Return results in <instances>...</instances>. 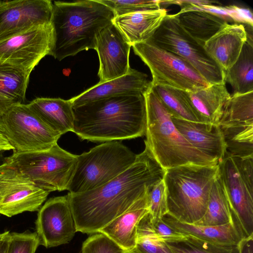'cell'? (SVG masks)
<instances>
[{"label": "cell", "mask_w": 253, "mask_h": 253, "mask_svg": "<svg viewBox=\"0 0 253 253\" xmlns=\"http://www.w3.org/2000/svg\"><path fill=\"white\" fill-rule=\"evenodd\" d=\"M132 253H172L166 242L156 236L152 226L151 217L147 213L139 222L136 243Z\"/></svg>", "instance_id": "1f68e13d"}, {"label": "cell", "mask_w": 253, "mask_h": 253, "mask_svg": "<svg viewBox=\"0 0 253 253\" xmlns=\"http://www.w3.org/2000/svg\"><path fill=\"white\" fill-rule=\"evenodd\" d=\"M28 104L55 131L61 135L73 132L74 114L70 99L38 97Z\"/></svg>", "instance_id": "603a6c76"}, {"label": "cell", "mask_w": 253, "mask_h": 253, "mask_svg": "<svg viewBox=\"0 0 253 253\" xmlns=\"http://www.w3.org/2000/svg\"><path fill=\"white\" fill-rule=\"evenodd\" d=\"M218 175V165L188 164L166 170L163 179L168 213L183 223L194 224L199 220L206 212Z\"/></svg>", "instance_id": "5b68a950"}, {"label": "cell", "mask_w": 253, "mask_h": 253, "mask_svg": "<svg viewBox=\"0 0 253 253\" xmlns=\"http://www.w3.org/2000/svg\"><path fill=\"white\" fill-rule=\"evenodd\" d=\"M225 82L194 91H187L191 103L202 123L218 125L231 95Z\"/></svg>", "instance_id": "7402d4cb"}, {"label": "cell", "mask_w": 253, "mask_h": 253, "mask_svg": "<svg viewBox=\"0 0 253 253\" xmlns=\"http://www.w3.org/2000/svg\"><path fill=\"white\" fill-rule=\"evenodd\" d=\"M131 45L113 23L101 30L96 37L95 50L99 60L100 83L126 74L130 69Z\"/></svg>", "instance_id": "2e32d148"}, {"label": "cell", "mask_w": 253, "mask_h": 253, "mask_svg": "<svg viewBox=\"0 0 253 253\" xmlns=\"http://www.w3.org/2000/svg\"><path fill=\"white\" fill-rule=\"evenodd\" d=\"M30 75L22 69L0 63V116L24 103Z\"/></svg>", "instance_id": "d4e9b609"}, {"label": "cell", "mask_w": 253, "mask_h": 253, "mask_svg": "<svg viewBox=\"0 0 253 253\" xmlns=\"http://www.w3.org/2000/svg\"><path fill=\"white\" fill-rule=\"evenodd\" d=\"M147 191L127 211L98 232L106 236L124 252H131L134 249L136 243L137 225L140 220L149 212Z\"/></svg>", "instance_id": "ffe728a7"}, {"label": "cell", "mask_w": 253, "mask_h": 253, "mask_svg": "<svg viewBox=\"0 0 253 253\" xmlns=\"http://www.w3.org/2000/svg\"><path fill=\"white\" fill-rule=\"evenodd\" d=\"M233 222L235 221L225 188L218 175L211 191L206 212L194 224L218 226Z\"/></svg>", "instance_id": "83f0119b"}, {"label": "cell", "mask_w": 253, "mask_h": 253, "mask_svg": "<svg viewBox=\"0 0 253 253\" xmlns=\"http://www.w3.org/2000/svg\"><path fill=\"white\" fill-rule=\"evenodd\" d=\"M215 2L213 1L204 0H161L160 5H170L176 4L179 5L181 7V9H185L189 7L192 5H211Z\"/></svg>", "instance_id": "74e56055"}, {"label": "cell", "mask_w": 253, "mask_h": 253, "mask_svg": "<svg viewBox=\"0 0 253 253\" xmlns=\"http://www.w3.org/2000/svg\"><path fill=\"white\" fill-rule=\"evenodd\" d=\"M151 222L156 236L163 242H173L185 237L184 235L176 231L168 225L162 218H151Z\"/></svg>", "instance_id": "8d00e7d4"}, {"label": "cell", "mask_w": 253, "mask_h": 253, "mask_svg": "<svg viewBox=\"0 0 253 253\" xmlns=\"http://www.w3.org/2000/svg\"><path fill=\"white\" fill-rule=\"evenodd\" d=\"M73 132L82 140L102 142L145 135L146 111L144 95L112 96L73 108Z\"/></svg>", "instance_id": "7a4b0ae2"}, {"label": "cell", "mask_w": 253, "mask_h": 253, "mask_svg": "<svg viewBox=\"0 0 253 253\" xmlns=\"http://www.w3.org/2000/svg\"><path fill=\"white\" fill-rule=\"evenodd\" d=\"M151 88L171 113V116L202 123L187 91L167 85H152Z\"/></svg>", "instance_id": "f1b7e54d"}, {"label": "cell", "mask_w": 253, "mask_h": 253, "mask_svg": "<svg viewBox=\"0 0 253 253\" xmlns=\"http://www.w3.org/2000/svg\"><path fill=\"white\" fill-rule=\"evenodd\" d=\"M4 160L36 185L49 192L67 190L73 175L77 155L56 144L48 150L15 152Z\"/></svg>", "instance_id": "52a82bcc"}, {"label": "cell", "mask_w": 253, "mask_h": 253, "mask_svg": "<svg viewBox=\"0 0 253 253\" xmlns=\"http://www.w3.org/2000/svg\"><path fill=\"white\" fill-rule=\"evenodd\" d=\"M114 17L113 11L99 0L54 1L50 55L61 61L83 50L94 49L97 34L112 24Z\"/></svg>", "instance_id": "3957f363"}, {"label": "cell", "mask_w": 253, "mask_h": 253, "mask_svg": "<svg viewBox=\"0 0 253 253\" xmlns=\"http://www.w3.org/2000/svg\"><path fill=\"white\" fill-rule=\"evenodd\" d=\"M247 40L244 25L227 23L205 43L204 47L225 72L237 60Z\"/></svg>", "instance_id": "d6986e66"}, {"label": "cell", "mask_w": 253, "mask_h": 253, "mask_svg": "<svg viewBox=\"0 0 253 253\" xmlns=\"http://www.w3.org/2000/svg\"><path fill=\"white\" fill-rule=\"evenodd\" d=\"M144 96L146 111L145 145L164 169L188 164L218 165L194 148L178 131L171 113L151 87Z\"/></svg>", "instance_id": "277c9868"}, {"label": "cell", "mask_w": 253, "mask_h": 253, "mask_svg": "<svg viewBox=\"0 0 253 253\" xmlns=\"http://www.w3.org/2000/svg\"><path fill=\"white\" fill-rule=\"evenodd\" d=\"M162 218L168 225L180 233L216 244L238 245L243 238L235 222L218 226L198 225L180 222L168 213Z\"/></svg>", "instance_id": "cb8c5ba5"}, {"label": "cell", "mask_w": 253, "mask_h": 253, "mask_svg": "<svg viewBox=\"0 0 253 253\" xmlns=\"http://www.w3.org/2000/svg\"><path fill=\"white\" fill-rule=\"evenodd\" d=\"M40 245L36 232H9L7 253H35Z\"/></svg>", "instance_id": "e575fe53"}, {"label": "cell", "mask_w": 253, "mask_h": 253, "mask_svg": "<svg viewBox=\"0 0 253 253\" xmlns=\"http://www.w3.org/2000/svg\"><path fill=\"white\" fill-rule=\"evenodd\" d=\"M109 7L115 17L139 11L155 10L161 8V0H99Z\"/></svg>", "instance_id": "d6a6232c"}, {"label": "cell", "mask_w": 253, "mask_h": 253, "mask_svg": "<svg viewBox=\"0 0 253 253\" xmlns=\"http://www.w3.org/2000/svg\"><path fill=\"white\" fill-rule=\"evenodd\" d=\"M238 246L239 253H253V236L243 238Z\"/></svg>", "instance_id": "f35d334b"}, {"label": "cell", "mask_w": 253, "mask_h": 253, "mask_svg": "<svg viewBox=\"0 0 253 253\" xmlns=\"http://www.w3.org/2000/svg\"><path fill=\"white\" fill-rule=\"evenodd\" d=\"M49 193L4 159L0 164V214L38 211Z\"/></svg>", "instance_id": "4fadbf2b"}, {"label": "cell", "mask_w": 253, "mask_h": 253, "mask_svg": "<svg viewBox=\"0 0 253 253\" xmlns=\"http://www.w3.org/2000/svg\"><path fill=\"white\" fill-rule=\"evenodd\" d=\"M123 253H132L131 252H124Z\"/></svg>", "instance_id": "7bdbcfd3"}, {"label": "cell", "mask_w": 253, "mask_h": 253, "mask_svg": "<svg viewBox=\"0 0 253 253\" xmlns=\"http://www.w3.org/2000/svg\"><path fill=\"white\" fill-rule=\"evenodd\" d=\"M9 231L0 233V253H7Z\"/></svg>", "instance_id": "ab89813d"}, {"label": "cell", "mask_w": 253, "mask_h": 253, "mask_svg": "<svg viewBox=\"0 0 253 253\" xmlns=\"http://www.w3.org/2000/svg\"><path fill=\"white\" fill-rule=\"evenodd\" d=\"M147 206L151 219L162 218L168 213L167 190L163 179L148 189Z\"/></svg>", "instance_id": "836d02e7"}, {"label": "cell", "mask_w": 253, "mask_h": 253, "mask_svg": "<svg viewBox=\"0 0 253 253\" xmlns=\"http://www.w3.org/2000/svg\"><path fill=\"white\" fill-rule=\"evenodd\" d=\"M35 225L40 245L49 248L69 243L77 231L67 195L47 200L38 211Z\"/></svg>", "instance_id": "5bb4252c"}, {"label": "cell", "mask_w": 253, "mask_h": 253, "mask_svg": "<svg viewBox=\"0 0 253 253\" xmlns=\"http://www.w3.org/2000/svg\"><path fill=\"white\" fill-rule=\"evenodd\" d=\"M136 156L118 141L104 142L77 155L67 190L75 194L100 187L127 169L134 163Z\"/></svg>", "instance_id": "8992f818"}, {"label": "cell", "mask_w": 253, "mask_h": 253, "mask_svg": "<svg viewBox=\"0 0 253 253\" xmlns=\"http://www.w3.org/2000/svg\"></svg>", "instance_id": "ee69618b"}, {"label": "cell", "mask_w": 253, "mask_h": 253, "mask_svg": "<svg viewBox=\"0 0 253 253\" xmlns=\"http://www.w3.org/2000/svg\"><path fill=\"white\" fill-rule=\"evenodd\" d=\"M146 41L188 62L209 84L225 82L224 72L207 52L204 45L181 26L175 14H167Z\"/></svg>", "instance_id": "9c48e42d"}, {"label": "cell", "mask_w": 253, "mask_h": 253, "mask_svg": "<svg viewBox=\"0 0 253 253\" xmlns=\"http://www.w3.org/2000/svg\"><path fill=\"white\" fill-rule=\"evenodd\" d=\"M165 172L145 146L134 163L110 181L87 191L68 193L77 231L90 235L98 233L163 179Z\"/></svg>", "instance_id": "6da1fadb"}, {"label": "cell", "mask_w": 253, "mask_h": 253, "mask_svg": "<svg viewBox=\"0 0 253 253\" xmlns=\"http://www.w3.org/2000/svg\"><path fill=\"white\" fill-rule=\"evenodd\" d=\"M123 250L100 233L91 234L83 243L81 253H123Z\"/></svg>", "instance_id": "d590c367"}, {"label": "cell", "mask_w": 253, "mask_h": 253, "mask_svg": "<svg viewBox=\"0 0 253 253\" xmlns=\"http://www.w3.org/2000/svg\"><path fill=\"white\" fill-rule=\"evenodd\" d=\"M2 152H0V162L1 161V159L3 158Z\"/></svg>", "instance_id": "b9f144b4"}, {"label": "cell", "mask_w": 253, "mask_h": 253, "mask_svg": "<svg viewBox=\"0 0 253 253\" xmlns=\"http://www.w3.org/2000/svg\"><path fill=\"white\" fill-rule=\"evenodd\" d=\"M166 243L172 253H239L238 245L216 244L189 235Z\"/></svg>", "instance_id": "4dcf8cb0"}, {"label": "cell", "mask_w": 253, "mask_h": 253, "mask_svg": "<svg viewBox=\"0 0 253 253\" xmlns=\"http://www.w3.org/2000/svg\"><path fill=\"white\" fill-rule=\"evenodd\" d=\"M13 150L8 140L0 128V152Z\"/></svg>", "instance_id": "60d3db41"}, {"label": "cell", "mask_w": 253, "mask_h": 253, "mask_svg": "<svg viewBox=\"0 0 253 253\" xmlns=\"http://www.w3.org/2000/svg\"><path fill=\"white\" fill-rule=\"evenodd\" d=\"M53 3L49 0L0 1V42L33 26L50 24Z\"/></svg>", "instance_id": "9a60e30c"}, {"label": "cell", "mask_w": 253, "mask_h": 253, "mask_svg": "<svg viewBox=\"0 0 253 253\" xmlns=\"http://www.w3.org/2000/svg\"><path fill=\"white\" fill-rule=\"evenodd\" d=\"M151 86V81L146 74L130 68L126 74L106 82L98 83L70 100L74 108L106 97L144 95Z\"/></svg>", "instance_id": "e0dca14e"}, {"label": "cell", "mask_w": 253, "mask_h": 253, "mask_svg": "<svg viewBox=\"0 0 253 253\" xmlns=\"http://www.w3.org/2000/svg\"><path fill=\"white\" fill-rule=\"evenodd\" d=\"M167 15V10L161 8L116 16L112 23L132 46L149 39Z\"/></svg>", "instance_id": "44dd1931"}, {"label": "cell", "mask_w": 253, "mask_h": 253, "mask_svg": "<svg viewBox=\"0 0 253 253\" xmlns=\"http://www.w3.org/2000/svg\"><path fill=\"white\" fill-rule=\"evenodd\" d=\"M175 15L184 30L203 45L228 23L221 17L203 10L179 11Z\"/></svg>", "instance_id": "484cf974"}, {"label": "cell", "mask_w": 253, "mask_h": 253, "mask_svg": "<svg viewBox=\"0 0 253 253\" xmlns=\"http://www.w3.org/2000/svg\"><path fill=\"white\" fill-rule=\"evenodd\" d=\"M178 131L194 148L218 163L223 158L226 146L218 125L185 120L171 116Z\"/></svg>", "instance_id": "ac0fdd59"}, {"label": "cell", "mask_w": 253, "mask_h": 253, "mask_svg": "<svg viewBox=\"0 0 253 253\" xmlns=\"http://www.w3.org/2000/svg\"><path fill=\"white\" fill-rule=\"evenodd\" d=\"M131 46L149 68L152 85H167L194 91L211 85L188 62L171 52L147 41Z\"/></svg>", "instance_id": "30bf717a"}, {"label": "cell", "mask_w": 253, "mask_h": 253, "mask_svg": "<svg viewBox=\"0 0 253 253\" xmlns=\"http://www.w3.org/2000/svg\"><path fill=\"white\" fill-rule=\"evenodd\" d=\"M218 125L220 127L253 125V91L231 96Z\"/></svg>", "instance_id": "f546056e"}, {"label": "cell", "mask_w": 253, "mask_h": 253, "mask_svg": "<svg viewBox=\"0 0 253 253\" xmlns=\"http://www.w3.org/2000/svg\"><path fill=\"white\" fill-rule=\"evenodd\" d=\"M0 128L15 152L48 150L62 135L24 103L12 107L0 116Z\"/></svg>", "instance_id": "8fae6325"}, {"label": "cell", "mask_w": 253, "mask_h": 253, "mask_svg": "<svg viewBox=\"0 0 253 253\" xmlns=\"http://www.w3.org/2000/svg\"><path fill=\"white\" fill-rule=\"evenodd\" d=\"M218 167L233 219L242 238L253 236V157H238L226 152Z\"/></svg>", "instance_id": "ba28073f"}, {"label": "cell", "mask_w": 253, "mask_h": 253, "mask_svg": "<svg viewBox=\"0 0 253 253\" xmlns=\"http://www.w3.org/2000/svg\"><path fill=\"white\" fill-rule=\"evenodd\" d=\"M224 73V81L232 86L233 94L253 91V46L246 42L237 60Z\"/></svg>", "instance_id": "4316f807"}, {"label": "cell", "mask_w": 253, "mask_h": 253, "mask_svg": "<svg viewBox=\"0 0 253 253\" xmlns=\"http://www.w3.org/2000/svg\"><path fill=\"white\" fill-rule=\"evenodd\" d=\"M53 42L50 23L33 26L0 42V63L31 74L44 57L50 55Z\"/></svg>", "instance_id": "7c38bea8"}]
</instances>
